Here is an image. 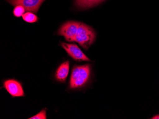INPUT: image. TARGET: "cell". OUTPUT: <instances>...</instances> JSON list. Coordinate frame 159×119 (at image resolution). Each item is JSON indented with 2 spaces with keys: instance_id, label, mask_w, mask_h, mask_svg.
Instances as JSON below:
<instances>
[{
  "instance_id": "12",
  "label": "cell",
  "mask_w": 159,
  "mask_h": 119,
  "mask_svg": "<svg viewBox=\"0 0 159 119\" xmlns=\"http://www.w3.org/2000/svg\"><path fill=\"white\" fill-rule=\"evenodd\" d=\"M152 119H159V115H157L154 116V117H152Z\"/></svg>"
},
{
  "instance_id": "10",
  "label": "cell",
  "mask_w": 159,
  "mask_h": 119,
  "mask_svg": "<svg viewBox=\"0 0 159 119\" xmlns=\"http://www.w3.org/2000/svg\"><path fill=\"white\" fill-rule=\"evenodd\" d=\"M25 9L23 6L21 5H17L13 10V15L16 17H20L22 16L25 14Z\"/></svg>"
},
{
  "instance_id": "4",
  "label": "cell",
  "mask_w": 159,
  "mask_h": 119,
  "mask_svg": "<svg viewBox=\"0 0 159 119\" xmlns=\"http://www.w3.org/2000/svg\"><path fill=\"white\" fill-rule=\"evenodd\" d=\"M61 46L66 51L70 57L75 61H90V59L84 54L81 49L76 44L61 42Z\"/></svg>"
},
{
  "instance_id": "6",
  "label": "cell",
  "mask_w": 159,
  "mask_h": 119,
  "mask_svg": "<svg viewBox=\"0 0 159 119\" xmlns=\"http://www.w3.org/2000/svg\"><path fill=\"white\" fill-rule=\"evenodd\" d=\"M3 87L9 94L13 97L25 96L23 86L19 82L16 80H6L3 82Z\"/></svg>"
},
{
  "instance_id": "8",
  "label": "cell",
  "mask_w": 159,
  "mask_h": 119,
  "mask_svg": "<svg viewBox=\"0 0 159 119\" xmlns=\"http://www.w3.org/2000/svg\"><path fill=\"white\" fill-rule=\"evenodd\" d=\"M104 0H75V4L80 9L88 8L91 7Z\"/></svg>"
},
{
  "instance_id": "3",
  "label": "cell",
  "mask_w": 159,
  "mask_h": 119,
  "mask_svg": "<svg viewBox=\"0 0 159 119\" xmlns=\"http://www.w3.org/2000/svg\"><path fill=\"white\" fill-rule=\"evenodd\" d=\"M80 23L70 21L63 24L59 30V35L63 36L68 41H75Z\"/></svg>"
},
{
  "instance_id": "1",
  "label": "cell",
  "mask_w": 159,
  "mask_h": 119,
  "mask_svg": "<svg viewBox=\"0 0 159 119\" xmlns=\"http://www.w3.org/2000/svg\"><path fill=\"white\" fill-rule=\"evenodd\" d=\"M90 74V65L74 66L70 80V88L74 89L84 87L89 80Z\"/></svg>"
},
{
  "instance_id": "2",
  "label": "cell",
  "mask_w": 159,
  "mask_h": 119,
  "mask_svg": "<svg viewBox=\"0 0 159 119\" xmlns=\"http://www.w3.org/2000/svg\"><path fill=\"white\" fill-rule=\"evenodd\" d=\"M95 37V32L92 28L85 24L80 23L75 41L87 49L93 43Z\"/></svg>"
},
{
  "instance_id": "9",
  "label": "cell",
  "mask_w": 159,
  "mask_h": 119,
  "mask_svg": "<svg viewBox=\"0 0 159 119\" xmlns=\"http://www.w3.org/2000/svg\"><path fill=\"white\" fill-rule=\"evenodd\" d=\"M25 22L30 23H33L38 21V17L34 13L31 12H27L22 16Z\"/></svg>"
},
{
  "instance_id": "7",
  "label": "cell",
  "mask_w": 159,
  "mask_h": 119,
  "mask_svg": "<svg viewBox=\"0 0 159 119\" xmlns=\"http://www.w3.org/2000/svg\"><path fill=\"white\" fill-rule=\"evenodd\" d=\"M69 69V62L67 61L63 62L57 68L55 74L56 79L60 82H64L66 81L68 75Z\"/></svg>"
},
{
  "instance_id": "5",
  "label": "cell",
  "mask_w": 159,
  "mask_h": 119,
  "mask_svg": "<svg viewBox=\"0 0 159 119\" xmlns=\"http://www.w3.org/2000/svg\"><path fill=\"white\" fill-rule=\"evenodd\" d=\"M44 0H7V2L13 6L21 5L28 12L37 13Z\"/></svg>"
},
{
  "instance_id": "11",
  "label": "cell",
  "mask_w": 159,
  "mask_h": 119,
  "mask_svg": "<svg viewBox=\"0 0 159 119\" xmlns=\"http://www.w3.org/2000/svg\"><path fill=\"white\" fill-rule=\"evenodd\" d=\"M30 119H46L47 117H46V109H43L39 113H37L36 115H34L33 117H31V118H29Z\"/></svg>"
}]
</instances>
